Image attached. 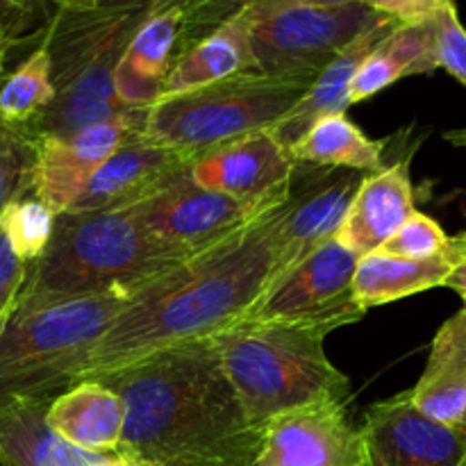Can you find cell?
Segmentation results:
<instances>
[{
  "label": "cell",
  "mask_w": 466,
  "mask_h": 466,
  "mask_svg": "<svg viewBox=\"0 0 466 466\" xmlns=\"http://www.w3.org/2000/svg\"><path fill=\"white\" fill-rule=\"evenodd\" d=\"M444 3H455V0H444Z\"/></svg>",
  "instance_id": "obj_41"
},
{
  "label": "cell",
  "mask_w": 466,
  "mask_h": 466,
  "mask_svg": "<svg viewBox=\"0 0 466 466\" xmlns=\"http://www.w3.org/2000/svg\"><path fill=\"white\" fill-rule=\"evenodd\" d=\"M435 25L432 16L417 23H400L362 62L350 86V105L369 100L382 89L410 76L437 71Z\"/></svg>",
  "instance_id": "obj_24"
},
{
  "label": "cell",
  "mask_w": 466,
  "mask_h": 466,
  "mask_svg": "<svg viewBox=\"0 0 466 466\" xmlns=\"http://www.w3.org/2000/svg\"><path fill=\"white\" fill-rule=\"evenodd\" d=\"M253 71L268 76H319L358 36L390 16L369 5L303 7L268 0H248Z\"/></svg>",
  "instance_id": "obj_8"
},
{
  "label": "cell",
  "mask_w": 466,
  "mask_h": 466,
  "mask_svg": "<svg viewBox=\"0 0 466 466\" xmlns=\"http://www.w3.org/2000/svg\"><path fill=\"white\" fill-rule=\"evenodd\" d=\"M194 164L189 155L132 135L91 176L89 185L68 212H123L171 185Z\"/></svg>",
  "instance_id": "obj_17"
},
{
  "label": "cell",
  "mask_w": 466,
  "mask_h": 466,
  "mask_svg": "<svg viewBox=\"0 0 466 466\" xmlns=\"http://www.w3.org/2000/svg\"><path fill=\"white\" fill-rule=\"evenodd\" d=\"M432 25L437 66L466 86V27L460 21L455 3H441L432 14Z\"/></svg>",
  "instance_id": "obj_31"
},
{
  "label": "cell",
  "mask_w": 466,
  "mask_h": 466,
  "mask_svg": "<svg viewBox=\"0 0 466 466\" xmlns=\"http://www.w3.org/2000/svg\"><path fill=\"white\" fill-rule=\"evenodd\" d=\"M282 203L139 287L94 346L76 382L100 380L159 350L209 339L244 319L276 278Z\"/></svg>",
  "instance_id": "obj_1"
},
{
  "label": "cell",
  "mask_w": 466,
  "mask_h": 466,
  "mask_svg": "<svg viewBox=\"0 0 466 466\" xmlns=\"http://www.w3.org/2000/svg\"><path fill=\"white\" fill-rule=\"evenodd\" d=\"M241 71H253V50L244 7L171 68L157 100L212 85Z\"/></svg>",
  "instance_id": "obj_25"
},
{
  "label": "cell",
  "mask_w": 466,
  "mask_h": 466,
  "mask_svg": "<svg viewBox=\"0 0 466 466\" xmlns=\"http://www.w3.org/2000/svg\"><path fill=\"white\" fill-rule=\"evenodd\" d=\"M458 253V235L451 237L444 255L431 259H405L385 253H369L358 259L353 273L355 303L367 312L371 308L423 294L435 287H444Z\"/></svg>",
  "instance_id": "obj_23"
},
{
  "label": "cell",
  "mask_w": 466,
  "mask_h": 466,
  "mask_svg": "<svg viewBox=\"0 0 466 466\" xmlns=\"http://www.w3.org/2000/svg\"><path fill=\"white\" fill-rule=\"evenodd\" d=\"M364 176L367 173L353 168L294 162L282 203L280 250L273 282L280 280L319 246L335 239Z\"/></svg>",
  "instance_id": "obj_12"
},
{
  "label": "cell",
  "mask_w": 466,
  "mask_h": 466,
  "mask_svg": "<svg viewBox=\"0 0 466 466\" xmlns=\"http://www.w3.org/2000/svg\"><path fill=\"white\" fill-rule=\"evenodd\" d=\"M446 289H453L462 299L466 309V232L458 235V253H455L453 268L444 282Z\"/></svg>",
  "instance_id": "obj_35"
},
{
  "label": "cell",
  "mask_w": 466,
  "mask_h": 466,
  "mask_svg": "<svg viewBox=\"0 0 466 466\" xmlns=\"http://www.w3.org/2000/svg\"><path fill=\"white\" fill-rule=\"evenodd\" d=\"M410 159L400 157L367 173L355 191L337 239L358 258L376 253L414 212Z\"/></svg>",
  "instance_id": "obj_18"
},
{
  "label": "cell",
  "mask_w": 466,
  "mask_h": 466,
  "mask_svg": "<svg viewBox=\"0 0 466 466\" xmlns=\"http://www.w3.org/2000/svg\"><path fill=\"white\" fill-rule=\"evenodd\" d=\"M159 0H55L39 46L53 64L57 96L32 126V139L73 132L127 112L116 98L118 64Z\"/></svg>",
  "instance_id": "obj_3"
},
{
  "label": "cell",
  "mask_w": 466,
  "mask_h": 466,
  "mask_svg": "<svg viewBox=\"0 0 466 466\" xmlns=\"http://www.w3.org/2000/svg\"><path fill=\"white\" fill-rule=\"evenodd\" d=\"M278 5H303V7H346V5H358L364 0H268Z\"/></svg>",
  "instance_id": "obj_36"
},
{
  "label": "cell",
  "mask_w": 466,
  "mask_h": 466,
  "mask_svg": "<svg viewBox=\"0 0 466 466\" xmlns=\"http://www.w3.org/2000/svg\"><path fill=\"white\" fill-rule=\"evenodd\" d=\"M57 89L48 53L36 46L0 85V123L27 127L53 105Z\"/></svg>",
  "instance_id": "obj_27"
},
{
  "label": "cell",
  "mask_w": 466,
  "mask_h": 466,
  "mask_svg": "<svg viewBox=\"0 0 466 466\" xmlns=\"http://www.w3.org/2000/svg\"><path fill=\"white\" fill-rule=\"evenodd\" d=\"M48 423L76 449L118 455L126 428V403L105 382L80 380L50 403Z\"/></svg>",
  "instance_id": "obj_19"
},
{
  "label": "cell",
  "mask_w": 466,
  "mask_h": 466,
  "mask_svg": "<svg viewBox=\"0 0 466 466\" xmlns=\"http://www.w3.org/2000/svg\"><path fill=\"white\" fill-rule=\"evenodd\" d=\"M441 3L444 0H364V5H369L371 9L400 23L426 21L437 12Z\"/></svg>",
  "instance_id": "obj_34"
},
{
  "label": "cell",
  "mask_w": 466,
  "mask_h": 466,
  "mask_svg": "<svg viewBox=\"0 0 466 466\" xmlns=\"http://www.w3.org/2000/svg\"><path fill=\"white\" fill-rule=\"evenodd\" d=\"M385 148L387 141L367 137L346 114H332L312 123L289 153L294 162L373 173L385 167Z\"/></svg>",
  "instance_id": "obj_26"
},
{
  "label": "cell",
  "mask_w": 466,
  "mask_h": 466,
  "mask_svg": "<svg viewBox=\"0 0 466 466\" xmlns=\"http://www.w3.org/2000/svg\"><path fill=\"white\" fill-rule=\"evenodd\" d=\"M451 246V235L428 214L414 209L412 217L378 248V253L405 259H431L444 255Z\"/></svg>",
  "instance_id": "obj_30"
},
{
  "label": "cell",
  "mask_w": 466,
  "mask_h": 466,
  "mask_svg": "<svg viewBox=\"0 0 466 466\" xmlns=\"http://www.w3.org/2000/svg\"><path fill=\"white\" fill-rule=\"evenodd\" d=\"M44 5L46 0H0V25L18 44L36 25L41 14H50Z\"/></svg>",
  "instance_id": "obj_33"
},
{
  "label": "cell",
  "mask_w": 466,
  "mask_h": 466,
  "mask_svg": "<svg viewBox=\"0 0 466 466\" xmlns=\"http://www.w3.org/2000/svg\"><path fill=\"white\" fill-rule=\"evenodd\" d=\"M360 432L367 466H466L464 428L426 417L410 391L369 405Z\"/></svg>",
  "instance_id": "obj_14"
},
{
  "label": "cell",
  "mask_w": 466,
  "mask_h": 466,
  "mask_svg": "<svg viewBox=\"0 0 466 466\" xmlns=\"http://www.w3.org/2000/svg\"><path fill=\"white\" fill-rule=\"evenodd\" d=\"M132 294L18 296L0 330V405L16 399H57L76 385L82 364Z\"/></svg>",
  "instance_id": "obj_5"
},
{
  "label": "cell",
  "mask_w": 466,
  "mask_h": 466,
  "mask_svg": "<svg viewBox=\"0 0 466 466\" xmlns=\"http://www.w3.org/2000/svg\"><path fill=\"white\" fill-rule=\"evenodd\" d=\"M248 0H159L118 64L116 98L123 109H148L171 68L230 21Z\"/></svg>",
  "instance_id": "obj_9"
},
{
  "label": "cell",
  "mask_w": 466,
  "mask_h": 466,
  "mask_svg": "<svg viewBox=\"0 0 466 466\" xmlns=\"http://www.w3.org/2000/svg\"><path fill=\"white\" fill-rule=\"evenodd\" d=\"M123 212H130L155 239L194 258L244 230L268 209H255L230 196L205 189L187 171L157 194Z\"/></svg>",
  "instance_id": "obj_11"
},
{
  "label": "cell",
  "mask_w": 466,
  "mask_h": 466,
  "mask_svg": "<svg viewBox=\"0 0 466 466\" xmlns=\"http://www.w3.org/2000/svg\"><path fill=\"white\" fill-rule=\"evenodd\" d=\"M100 466H153V464H148V462H141V460H135V458H130V455H123V453H118V455H112V458L107 460V462H103Z\"/></svg>",
  "instance_id": "obj_38"
},
{
  "label": "cell",
  "mask_w": 466,
  "mask_h": 466,
  "mask_svg": "<svg viewBox=\"0 0 466 466\" xmlns=\"http://www.w3.org/2000/svg\"><path fill=\"white\" fill-rule=\"evenodd\" d=\"M126 403L118 453L153 466H255L264 428L228 380L212 339L159 350L100 378Z\"/></svg>",
  "instance_id": "obj_2"
},
{
  "label": "cell",
  "mask_w": 466,
  "mask_h": 466,
  "mask_svg": "<svg viewBox=\"0 0 466 466\" xmlns=\"http://www.w3.org/2000/svg\"><path fill=\"white\" fill-rule=\"evenodd\" d=\"M358 259V255L337 237L326 241L280 280L273 282L239 321L280 323L321 337L353 326L367 314L353 296Z\"/></svg>",
  "instance_id": "obj_10"
},
{
  "label": "cell",
  "mask_w": 466,
  "mask_h": 466,
  "mask_svg": "<svg viewBox=\"0 0 466 466\" xmlns=\"http://www.w3.org/2000/svg\"><path fill=\"white\" fill-rule=\"evenodd\" d=\"M189 259L155 239L130 212H64L48 248L27 264L23 299L137 291Z\"/></svg>",
  "instance_id": "obj_4"
},
{
  "label": "cell",
  "mask_w": 466,
  "mask_h": 466,
  "mask_svg": "<svg viewBox=\"0 0 466 466\" xmlns=\"http://www.w3.org/2000/svg\"><path fill=\"white\" fill-rule=\"evenodd\" d=\"M291 171L294 159L273 127L217 146L189 168L200 187L255 209H271L285 200Z\"/></svg>",
  "instance_id": "obj_16"
},
{
  "label": "cell",
  "mask_w": 466,
  "mask_h": 466,
  "mask_svg": "<svg viewBox=\"0 0 466 466\" xmlns=\"http://www.w3.org/2000/svg\"><path fill=\"white\" fill-rule=\"evenodd\" d=\"M317 76L241 71L230 77L155 100L141 135L198 159L208 150L276 127L309 91Z\"/></svg>",
  "instance_id": "obj_7"
},
{
  "label": "cell",
  "mask_w": 466,
  "mask_h": 466,
  "mask_svg": "<svg viewBox=\"0 0 466 466\" xmlns=\"http://www.w3.org/2000/svg\"><path fill=\"white\" fill-rule=\"evenodd\" d=\"M55 399H16L0 405V466H100L96 455L64 441L48 423Z\"/></svg>",
  "instance_id": "obj_20"
},
{
  "label": "cell",
  "mask_w": 466,
  "mask_h": 466,
  "mask_svg": "<svg viewBox=\"0 0 466 466\" xmlns=\"http://www.w3.org/2000/svg\"><path fill=\"white\" fill-rule=\"evenodd\" d=\"M35 139L23 127L0 123V217L5 208L30 194Z\"/></svg>",
  "instance_id": "obj_29"
},
{
  "label": "cell",
  "mask_w": 466,
  "mask_h": 466,
  "mask_svg": "<svg viewBox=\"0 0 466 466\" xmlns=\"http://www.w3.org/2000/svg\"><path fill=\"white\" fill-rule=\"evenodd\" d=\"M399 25L400 21L387 18L380 25L364 32L362 36H358L349 48L341 50V53L319 73L308 94L300 98V103L296 105L276 127H273L276 137L287 146V148H291V146L308 132V127L312 126V123H317L319 118L332 116V114H346V109L350 107V86H353L355 73L362 66L367 55Z\"/></svg>",
  "instance_id": "obj_21"
},
{
  "label": "cell",
  "mask_w": 466,
  "mask_h": 466,
  "mask_svg": "<svg viewBox=\"0 0 466 466\" xmlns=\"http://www.w3.org/2000/svg\"><path fill=\"white\" fill-rule=\"evenodd\" d=\"M146 109H127L105 121L91 123L71 137L35 139V168L30 196L64 214L80 198L100 164L126 139L141 130Z\"/></svg>",
  "instance_id": "obj_13"
},
{
  "label": "cell",
  "mask_w": 466,
  "mask_h": 466,
  "mask_svg": "<svg viewBox=\"0 0 466 466\" xmlns=\"http://www.w3.org/2000/svg\"><path fill=\"white\" fill-rule=\"evenodd\" d=\"M241 405L267 428L271 419L326 400H350V380L328 358L326 337L280 323L237 321L209 337Z\"/></svg>",
  "instance_id": "obj_6"
},
{
  "label": "cell",
  "mask_w": 466,
  "mask_h": 466,
  "mask_svg": "<svg viewBox=\"0 0 466 466\" xmlns=\"http://www.w3.org/2000/svg\"><path fill=\"white\" fill-rule=\"evenodd\" d=\"M460 426H462V428H464V431H466V412H464V417H462V421H460Z\"/></svg>",
  "instance_id": "obj_40"
},
{
  "label": "cell",
  "mask_w": 466,
  "mask_h": 466,
  "mask_svg": "<svg viewBox=\"0 0 466 466\" xmlns=\"http://www.w3.org/2000/svg\"><path fill=\"white\" fill-rule=\"evenodd\" d=\"M410 399L426 417L460 426L466 412V309L444 321Z\"/></svg>",
  "instance_id": "obj_22"
},
{
  "label": "cell",
  "mask_w": 466,
  "mask_h": 466,
  "mask_svg": "<svg viewBox=\"0 0 466 466\" xmlns=\"http://www.w3.org/2000/svg\"><path fill=\"white\" fill-rule=\"evenodd\" d=\"M57 214L46 208L35 196H21L5 208L0 230L7 237L14 253L25 264L36 262L48 248Z\"/></svg>",
  "instance_id": "obj_28"
},
{
  "label": "cell",
  "mask_w": 466,
  "mask_h": 466,
  "mask_svg": "<svg viewBox=\"0 0 466 466\" xmlns=\"http://www.w3.org/2000/svg\"><path fill=\"white\" fill-rule=\"evenodd\" d=\"M255 466H367L349 403L326 400L271 419Z\"/></svg>",
  "instance_id": "obj_15"
},
{
  "label": "cell",
  "mask_w": 466,
  "mask_h": 466,
  "mask_svg": "<svg viewBox=\"0 0 466 466\" xmlns=\"http://www.w3.org/2000/svg\"><path fill=\"white\" fill-rule=\"evenodd\" d=\"M444 139L449 144L458 146V148H466V127H458V130H449L444 135Z\"/></svg>",
  "instance_id": "obj_39"
},
{
  "label": "cell",
  "mask_w": 466,
  "mask_h": 466,
  "mask_svg": "<svg viewBox=\"0 0 466 466\" xmlns=\"http://www.w3.org/2000/svg\"><path fill=\"white\" fill-rule=\"evenodd\" d=\"M14 46H16V41L7 35V30H5L3 25H0V85H3L5 77H7V62Z\"/></svg>",
  "instance_id": "obj_37"
},
{
  "label": "cell",
  "mask_w": 466,
  "mask_h": 466,
  "mask_svg": "<svg viewBox=\"0 0 466 466\" xmlns=\"http://www.w3.org/2000/svg\"><path fill=\"white\" fill-rule=\"evenodd\" d=\"M27 276V264L9 246L7 237L0 230V330L12 314L14 303L23 289Z\"/></svg>",
  "instance_id": "obj_32"
}]
</instances>
